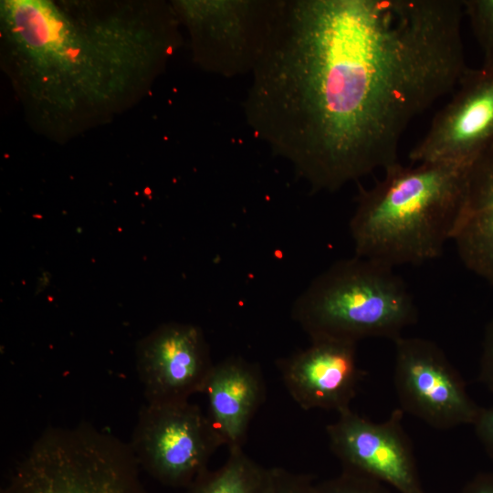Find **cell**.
<instances>
[{
	"label": "cell",
	"mask_w": 493,
	"mask_h": 493,
	"mask_svg": "<svg viewBox=\"0 0 493 493\" xmlns=\"http://www.w3.org/2000/svg\"><path fill=\"white\" fill-rule=\"evenodd\" d=\"M181 26L164 1L2 0L1 68L29 126L65 142L148 94Z\"/></svg>",
	"instance_id": "cell-1"
},
{
	"label": "cell",
	"mask_w": 493,
	"mask_h": 493,
	"mask_svg": "<svg viewBox=\"0 0 493 493\" xmlns=\"http://www.w3.org/2000/svg\"><path fill=\"white\" fill-rule=\"evenodd\" d=\"M468 166L398 162L361 189L349 223L354 255L390 267L438 258L452 240Z\"/></svg>",
	"instance_id": "cell-2"
},
{
	"label": "cell",
	"mask_w": 493,
	"mask_h": 493,
	"mask_svg": "<svg viewBox=\"0 0 493 493\" xmlns=\"http://www.w3.org/2000/svg\"><path fill=\"white\" fill-rule=\"evenodd\" d=\"M292 319L310 341H394L418 309L404 280L383 264L353 256L318 275L296 299Z\"/></svg>",
	"instance_id": "cell-3"
},
{
	"label": "cell",
	"mask_w": 493,
	"mask_h": 493,
	"mask_svg": "<svg viewBox=\"0 0 493 493\" xmlns=\"http://www.w3.org/2000/svg\"><path fill=\"white\" fill-rule=\"evenodd\" d=\"M0 493H148L130 446L89 423L50 427L14 467Z\"/></svg>",
	"instance_id": "cell-4"
},
{
	"label": "cell",
	"mask_w": 493,
	"mask_h": 493,
	"mask_svg": "<svg viewBox=\"0 0 493 493\" xmlns=\"http://www.w3.org/2000/svg\"><path fill=\"white\" fill-rule=\"evenodd\" d=\"M192 58L201 69L226 78L252 73L266 45L275 1L174 0Z\"/></svg>",
	"instance_id": "cell-5"
},
{
	"label": "cell",
	"mask_w": 493,
	"mask_h": 493,
	"mask_svg": "<svg viewBox=\"0 0 493 493\" xmlns=\"http://www.w3.org/2000/svg\"><path fill=\"white\" fill-rule=\"evenodd\" d=\"M129 444L140 467L173 488H188L224 446L207 414L189 401L145 403Z\"/></svg>",
	"instance_id": "cell-6"
},
{
	"label": "cell",
	"mask_w": 493,
	"mask_h": 493,
	"mask_svg": "<svg viewBox=\"0 0 493 493\" xmlns=\"http://www.w3.org/2000/svg\"><path fill=\"white\" fill-rule=\"evenodd\" d=\"M393 381L400 409L437 430L471 425L480 407L445 351L420 337L393 341Z\"/></svg>",
	"instance_id": "cell-7"
},
{
	"label": "cell",
	"mask_w": 493,
	"mask_h": 493,
	"mask_svg": "<svg viewBox=\"0 0 493 493\" xmlns=\"http://www.w3.org/2000/svg\"><path fill=\"white\" fill-rule=\"evenodd\" d=\"M398 408L383 422L348 409L326 427L329 445L342 470L388 485L399 493H425L410 438Z\"/></svg>",
	"instance_id": "cell-8"
},
{
	"label": "cell",
	"mask_w": 493,
	"mask_h": 493,
	"mask_svg": "<svg viewBox=\"0 0 493 493\" xmlns=\"http://www.w3.org/2000/svg\"><path fill=\"white\" fill-rule=\"evenodd\" d=\"M454 91L411 150L413 163H451L470 167L493 143V72L467 68Z\"/></svg>",
	"instance_id": "cell-9"
},
{
	"label": "cell",
	"mask_w": 493,
	"mask_h": 493,
	"mask_svg": "<svg viewBox=\"0 0 493 493\" xmlns=\"http://www.w3.org/2000/svg\"><path fill=\"white\" fill-rule=\"evenodd\" d=\"M213 366L205 335L192 324L161 325L137 345L136 369L148 404L183 403L203 393Z\"/></svg>",
	"instance_id": "cell-10"
},
{
	"label": "cell",
	"mask_w": 493,
	"mask_h": 493,
	"mask_svg": "<svg viewBox=\"0 0 493 493\" xmlns=\"http://www.w3.org/2000/svg\"><path fill=\"white\" fill-rule=\"evenodd\" d=\"M281 380L303 410L338 414L351 409L362 377L357 344L340 341H311L309 347L277 361Z\"/></svg>",
	"instance_id": "cell-11"
},
{
	"label": "cell",
	"mask_w": 493,
	"mask_h": 493,
	"mask_svg": "<svg viewBox=\"0 0 493 493\" xmlns=\"http://www.w3.org/2000/svg\"><path fill=\"white\" fill-rule=\"evenodd\" d=\"M203 393L212 425L228 450L243 448L249 425L266 395L260 367L242 357L214 364Z\"/></svg>",
	"instance_id": "cell-12"
},
{
	"label": "cell",
	"mask_w": 493,
	"mask_h": 493,
	"mask_svg": "<svg viewBox=\"0 0 493 493\" xmlns=\"http://www.w3.org/2000/svg\"><path fill=\"white\" fill-rule=\"evenodd\" d=\"M452 241L463 265L493 286V143L469 168Z\"/></svg>",
	"instance_id": "cell-13"
},
{
	"label": "cell",
	"mask_w": 493,
	"mask_h": 493,
	"mask_svg": "<svg viewBox=\"0 0 493 493\" xmlns=\"http://www.w3.org/2000/svg\"><path fill=\"white\" fill-rule=\"evenodd\" d=\"M228 451L224 465L203 472L187 488V493H264L268 468L254 461L243 448Z\"/></svg>",
	"instance_id": "cell-14"
},
{
	"label": "cell",
	"mask_w": 493,
	"mask_h": 493,
	"mask_svg": "<svg viewBox=\"0 0 493 493\" xmlns=\"http://www.w3.org/2000/svg\"><path fill=\"white\" fill-rule=\"evenodd\" d=\"M463 7L482 51L481 68L493 72V0H464Z\"/></svg>",
	"instance_id": "cell-15"
},
{
	"label": "cell",
	"mask_w": 493,
	"mask_h": 493,
	"mask_svg": "<svg viewBox=\"0 0 493 493\" xmlns=\"http://www.w3.org/2000/svg\"><path fill=\"white\" fill-rule=\"evenodd\" d=\"M316 489L317 493H390L385 484L347 470L316 484Z\"/></svg>",
	"instance_id": "cell-16"
},
{
	"label": "cell",
	"mask_w": 493,
	"mask_h": 493,
	"mask_svg": "<svg viewBox=\"0 0 493 493\" xmlns=\"http://www.w3.org/2000/svg\"><path fill=\"white\" fill-rule=\"evenodd\" d=\"M264 493H317V489L310 476L272 467L268 468Z\"/></svg>",
	"instance_id": "cell-17"
},
{
	"label": "cell",
	"mask_w": 493,
	"mask_h": 493,
	"mask_svg": "<svg viewBox=\"0 0 493 493\" xmlns=\"http://www.w3.org/2000/svg\"><path fill=\"white\" fill-rule=\"evenodd\" d=\"M478 380L493 393V319L488 323L484 331Z\"/></svg>",
	"instance_id": "cell-18"
},
{
	"label": "cell",
	"mask_w": 493,
	"mask_h": 493,
	"mask_svg": "<svg viewBox=\"0 0 493 493\" xmlns=\"http://www.w3.org/2000/svg\"><path fill=\"white\" fill-rule=\"evenodd\" d=\"M473 426L482 446L493 460V406L480 407Z\"/></svg>",
	"instance_id": "cell-19"
},
{
	"label": "cell",
	"mask_w": 493,
	"mask_h": 493,
	"mask_svg": "<svg viewBox=\"0 0 493 493\" xmlns=\"http://www.w3.org/2000/svg\"><path fill=\"white\" fill-rule=\"evenodd\" d=\"M461 493H493V472L476 475L465 485Z\"/></svg>",
	"instance_id": "cell-20"
},
{
	"label": "cell",
	"mask_w": 493,
	"mask_h": 493,
	"mask_svg": "<svg viewBox=\"0 0 493 493\" xmlns=\"http://www.w3.org/2000/svg\"></svg>",
	"instance_id": "cell-21"
}]
</instances>
